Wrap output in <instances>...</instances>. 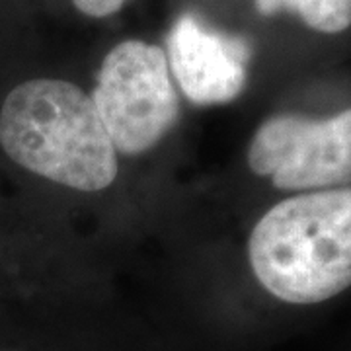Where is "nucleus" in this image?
Listing matches in <instances>:
<instances>
[{"label":"nucleus","instance_id":"nucleus-3","mask_svg":"<svg viewBox=\"0 0 351 351\" xmlns=\"http://www.w3.org/2000/svg\"><path fill=\"white\" fill-rule=\"evenodd\" d=\"M90 98L115 151L123 154L152 149L180 117L166 53L141 39H125L108 51Z\"/></svg>","mask_w":351,"mask_h":351},{"label":"nucleus","instance_id":"nucleus-7","mask_svg":"<svg viewBox=\"0 0 351 351\" xmlns=\"http://www.w3.org/2000/svg\"><path fill=\"white\" fill-rule=\"evenodd\" d=\"M75 8L88 18H110L121 12L129 0H71Z\"/></svg>","mask_w":351,"mask_h":351},{"label":"nucleus","instance_id":"nucleus-2","mask_svg":"<svg viewBox=\"0 0 351 351\" xmlns=\"http://www.w3.org/2000/svg\"><path fill=\"white\" fill-rule=\"evenodd\" d=\"M248 258L262 287L291 304L351 287V188L279 201L254 226Z\"/></svg>","mask_w":351,"mask_h":351},{"label":"nucleus","instance_id":"nucleus-4","mask_svg":"<svg viewBox=\"0 0 351 351\" xmlns=\"http://www.w3.org/2000/svg\"><path fill=\"white\" fill-rule=\"evenodd\" d=\"M254 174L277 189H328L351 184V108L328 119L274 115L258 127L248 149Z\"/></svg>","mask_w":351,"mask_h":351},{"label":"nucleus","instance_id":"nucleus-6","mask_svg":"<svg viewBox=\"0 0 351 351\" xmlns=\"http://www.w3.org/2000/svg\"><path fill=\"white\" fill-rule=\"evenodd\" d=\"M262 16L295 14L320 34H339L351 25V0H254Z\"/></svg>","mask_w":351,"mask_h":351},{"label":"nucleus","instance_id":"nucleus-1","mask_svg":"<svg viewBox=\"0 0 351 351\" xmlns=\"http://www.w3.org/2000/svg\"><path fill=\"white\" fill-rule=\"evenodd\" d=\"M0 147L25 170L80 191L106 189L119 170L90 94L61 78L10 90L0 108Z\"/></svg>","mask_w":351,"mask_h":351},{"label":"nucleus","instance_id":"nucleus-5","mask_svg":"<svg viewBox=\"0 0 351 351\" xmlns=\"http://www.w3.org/2000/svg\"><path fill=\"white\" fill-rule=\"evenodd\" d=\"M164 53L176 84L197 106L228 104L246 88L250 43L203 24L195 14L176 20Z\"/></svg>","mask_w":351,"mask_h":351}]
</instances>
